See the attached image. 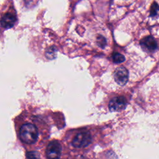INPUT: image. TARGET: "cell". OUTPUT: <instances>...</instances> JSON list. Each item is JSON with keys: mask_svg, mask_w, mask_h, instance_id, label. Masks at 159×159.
Instances as JSON below:
<instances>
[{"mask_svg": "<svg viewBox=\"0 0 159 159\" xmlns=\"http://www.w3.org/2000/svg\"><path fill=\"white\" fill-rule=\"evenodd\" d=\"M112 61L115 63H120L125 60V57L121 53L117 52H114L112 53Z\"/></svg>", "mask_w": 159, "mask_h": 159, "instance_id": "obj_8", "label": "cell"}, {"mask_svg": "<svg viewBox=\"0 0 159 159\" xmlns=\"http://www.w3.org/2000/svg\"><path fill=\"white\" fill-rule=\"evenodd\" d=\"M159 11V5L156 2H153L151 5L150 9V14L151 16H155L157 14Z\"/></svg>", "mask_w": 159, "mask_h": 159, "instance_id": "obj_9", "label": "cell"}, {"mask_svg": "<svg viewBox=\"0 0 159 159\" xmlns=\"http://www.w3.org/2000/svg\"><path fill=\"white\" fill-rule=\"evenodd\" d=\"M61 146L57 140L51 141L47 145L45 150L48 159H59L61 156Z\"/></svg>", "mask_w": 159, "mask_h": 159, "instance_id": "obj_3", "label": "cell"}, {"mask_svg": "<svg viewBox=\"0 0 159 159\" xmlns=\"http://www.w3.org/2000/svg\"><path fill=\"white\" fill-rule=\"evenodd\" d=\"M92 137L90 133L84 131L78 133L73 139L71 144L76 148H83L87 147L91 143Z\"/></svg>", "mask_w": 159, "mask_h": 159, "instance_id": "obj_2", "label": "cell"}, {"mask_svg": "<svg viewBox=\"0 0 159 159\" xmlns=\"http://www.w3.org/2000/svg\"><path fill=\"white\" fill-rule=\"evenodd\" d=\"M142 47L148 52H154L158 48L157 43L155 39L151 35L146 36L140 42Z\"/></svg>", "mask_w": 159, "mask_h": 159, "instance_id": "obj_6", "label": "cell"}, {"mask_svg": "<svg viewBox=\"0 0 159 159\" xmlns=\"http://www.w3.org/2000/svg\"><path fill=\"white\" fill-rule=\"evenodd\" d=\"M114 78L115 81L120 86L125 85L128 81L129 72L124 66L117 67L114 72Z\"/></svg>", "mask_w": 159, "mask_h": 159, "instance_id": "obj_4", "label": "cell"}, {"mask_svg": "<svg viewBox=\"0 0 159 159\" xmlns=\"http://www.w3.org/2000/svg\"><path fill=\"white\" fill-rule=\"evenodd\" d=\"M98 40V45L100 46V47H101L102 48H103L104 46H105V45H106V39H105V38L104 37H102V36H101V35H99L98 37V39H97Z\"/></svg>", "mask_w": 159, "mask_h": 159, "instance_id": "obj_11", "label": "cell"}, {"mask_svg": "<svg viewBox=\"0 0 159 159\" xmlns=\"http://www.w3.org/2000/svg\"><path fill=\"white\" fill-rule=\"evenodd\" d=\"M26 157L27 159H40L39 153L35 151L28 152L26 153Z\"/></svg>", "mask_w": 159, "mask_h": 159, "instance_id": "obj_10", "label": "cell"}, {"mask_svg": "<svg viewBox=\"0 0 159 159\" xmlns=\"http://www.w3.org/2000/svg\"><path fill=\"white\" fill-rule=\"evenodd\" d=\"M16 21V17L11 13L7 12L1 17V24L4 29H9L12 27Z\"/></svg>", "mask_w": 159, "mask_h": 159, "instance_id": "obj_7", "label": "cell"}, {"mask_svg": "<svg viewBox=\"0 0 159 159\" xmlns=\"http://www.w3.org/2000/svg\"><path fill=\"white\" fill-rule=\"evenodd\" d=\"M127 104L126 99L124 96H117L112 98L109 103V109L111 112L120 111Z\"/></svg>", "mask_w": 159, "mask_h": 159, "instance_id": "obj_5", "label": "cell"}, {"mask_svg": "<svg viewBox=\"0 0 159 159\" xmlns=\"http://www.w3.org/2000/svg\"><path fill=\"white\" fill-rule=\"evenodd\" d=\"M19 138L27 144L35 143L38 139V130L36 126L31 123L23 124L19 130Z\"/></svg>", "mask_w": 159, "mask_h": 159, "instance_id": "obj_1", "label": "cell"}]
</instances>
